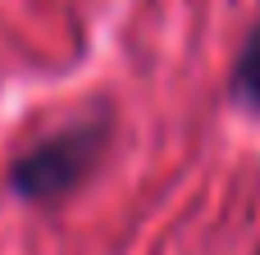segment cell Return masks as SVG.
<instances>
[{
  "label": "cell",
  "instance_id": "cell-1",
  "mask_svg": "<svg viewBox=\"0 0 260 255\" xmlns=\"http://www.w3.org/2000/svg\"><path fill=\"white\" fill-rule=\"evenodd\" d=\"M101 146H105V119H96V123H69V128L50 132L46 141H37L14 164L9 183L27 201H55V196L73 192L87 178V169L96 164Z\"/></svg>",
  "mask_w": 260,
  "mask_h": 255
},
{
  "label": "cell",
  "instance_id": "cell-2",
  "mask_svg": "<svg viewBox=\"0 0 260 255\" xmlns=\"http://www.w3.org/2000/svg\"><path fill=\"white\" fill-rule=\"evenodd\" d=\"M233 91H238L247 105H256V110H260V23L251 27V37H247V46H242V55H238Z\"/></svg>",
  "mask_w": 260,
  "mask_h": 255
}]
</instances>
